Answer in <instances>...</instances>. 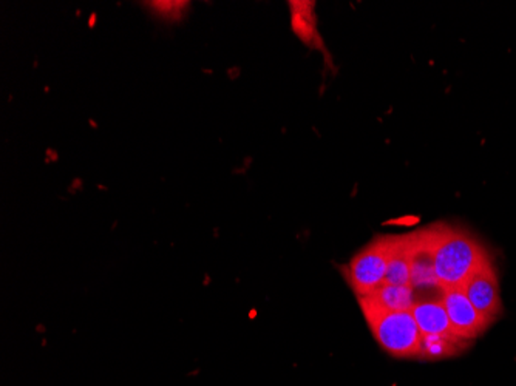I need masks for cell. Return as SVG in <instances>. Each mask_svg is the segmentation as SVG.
Segmentation results:
<instances>
[{"instance_id":"cell-1","label":"cell","mask_w":516,"mask_h":386,"mask_svg":"<svg viewBox=\"0 0 516 386\" xmlns=\"http://www.w3.org/2000/svg\"><path fill=\"white\" fill-rule=\"evenodd\" d=\"M489 258L469 232L444 224L437 226L435 271L442 289L464 287L469 276Z\"/></svg>"},{"instance_id":"cell-2","label":"cell","mask_w":516,"mask_h":386,"mask_svg":"<svg viewBox=\"0 0 516 386\" xmlns=\"http://www.w3.org/2000/svg\"><path fill=\"white\" fill-rule=\"evenodd\" d=\"M373 336L391 356L417 359L422 334L411 311H388L374 303L357 298Z\"/></svg>"},{"instance_id":"cell-3","label":"cell","mask_w":516,"mask_h":386,"mask_svg":"<svg viewBox=\"0 0 516 386\" xmlns=\"http://www.w3.org/2000/svg\"><path fill=\"white\" fill-rule=\"evenodd\" d=\"M395 240L393 235L377 236L351 258L345 276L357 297L368 296L384 283Z\"/></svg>"},{"instance_id":"cell-4","label":"cell","mask_w":516,"mask_h":386,"mask_svg":"<svg viewBox=\"0 0 516 386\" xmlns=\"http://www.w3.org/2000/svg\"><path fill=\"white\" fill-rule=\"evenodd\" d=\"M435 240L437 226H428L411 234V287L416 296L417 292H435L442 297L444 291L435 271Z\"/></svg>"},{"instance_id":"cell-5","label":"cell","mask_w":516,"mask_h":386,"mask_svg":"<svg viewBox=\"0 0 516 386\" xmlns=\"http://www.w3.org/2000/svg\"><path fill=\"white\" fill-rule=\"evenodd\" d=\"M462 289L471 305L477 308V311L490 325L497 320L502 312L501 292L497 271L491 265L490 258L484 261L481 267H478L477 271L469 276Z\"/></svg>"},{"instance_id":"cell-6","label":"cell","mask_w":516,"mask_h":386,"mask_svg":"<svg viewBox=\"0 0 516 386\" xmlns=\"http://www.w3.org/2000/svg\"><path fill=\"white\" fill-rule=\"evenodd\" d=\"M441 300L450 318L453 332L461 340H475L490 327V323L471 305L462 287L444 289Z\"/></svg>"},{"instance_id":"cell-7","label":"cell","mask_w":516,"mask_h":386,"mask_svg":"<svg viewBox=\"0 0 516 386\" xmlns=\"http://www.w3.org/2000/svg\"><path fill=\"white\" fill-rule=\"evenodd\" d=\"M411 314L415 317L422 336L459 339L453 332L450 318H448L446 308L442 305L441 298H422V300H417L416 305L411 309Z\"/></svg>"},{"instance_id":"cell-8","label":"cell","mask_w":516,"mask_h":386,"mask_svg":"<svg viewBox=\"0 0 516 386\" xmlns=\"http://www.w3.org/2000/svg\"><path fill=\"white\" fill-rule=\"evenodd\" d=\"M410 251L411 234L396 236L384 278L385 285L411 287Z\"/></svg>"},{"instance_id":"cell-9","label":"cell","mask_w":516,"mask_h":386,"mask_svg":"<svg viewBox=\"0 0 516 386\" xmlns=\"http://www.w3.org/2000/svg\"><path fill=\"white\" fill-rule=\"evenodd\" d=\"M374 303L388 311H411L416 305V294L411 287H393L382 283L381 287L365 297H357Z\"/></svg>"},{"instance_id":"cell-10","label":"cell","mask_w":516,"mask_h":386,"mask_svg":"<svg viewBox=\"0 0 516 386\" xmlns=\"http://www.w3.org/2000/svg\"><path fill=\"white\" fill-rule=\"evenodd\" d=\"M467 347V341L448 337L422 336L419 360L437 361L447 357L455 356Z\"/></svg>"},{"instance_id":"cell-11","label":"cell","mask_w":516,"mask_h":386,"mask_svg":"<svg viewBox=\"0 0 516 386\" xmlns=\"http://www.w3.org/2000/svg\"><path fill=\"white\" fill-rule=\"evenodd\" d=\"M149 8L155 11L156 16L166 17V19H181L183 10L187 4L183 2H155V4H147Z\"/></svg>"}]
</instances>
